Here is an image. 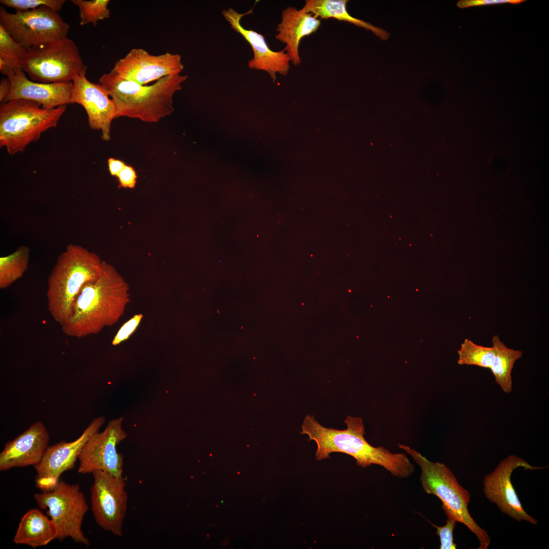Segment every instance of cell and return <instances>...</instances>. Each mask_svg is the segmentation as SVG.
<instances>
[{"label": "cell", "instance_id": "8fae6325", "mask_svg": "<svg viewBox=\"0 0 549 549\" xmlns=\"http://www.w3.org/2000/svg\"><path fill=\"white\" fill-rule=\"evenodd\" d=\"M123 422L122 417L111 420L103 432H97L90 437L78 457L79 473L92 474L101 470L115 476H122L123 456L116 447L127 437Z\"/></svg>", "mask_w": 549, "mask_h": 549}, {"label": "cell", "instance_id": "4316f807", "mask_svg": "<svg viewBox=\"0 0 549 549\" xmlns=\"http://www.w3.org/2000/svg\"><path fill=\"white\" fill-rule=\"evenodd\" d=\"M65 0H1L0 3L3 6L12 8L16 11H25L38 8L42 6H47L57 12L60 11L65 3Z\"/></svg>", "mask_w": 549, "mask_h": 549}, {"label": "cell", "instance_id": "83f0119b", "mask_svg": "<svg viewBox=\"0 0 549 549\" xmlns=\"http://www.w3.org/2000/svg\"><path fill=\"white\" fill-rule=\"evenodd\" d=\"M456 521L451 516H447L446 524L441 527L432 525L436 529V534L439 536L440 549H455L456 545L453 541V530Z\"/></svg>", "mask_w": 549, "mask_h": 549}, {"label": "cell", "instance_id": "7c38bea8", "mask_svg": "<svg viewBox=\"0 0 549 549\" xmlns=\"http://www.w3.org/2000/svg\"><path fill=\"white\" fill-rule=\"evenodd\" d=\"M519 467L531 470L545 468L531 466L522 458L510 455L484 477L483 492L486 498L496 504L503 513L518 522L524 521L537 525V520L523 508L511 481L513 471Z\"/></svg>", "mask_w": 549, "mask_h": 549}, {"label": "cell", "instance_id": "f546056e", "mask_svg": "<svg viewBox=\"0 0 549 549\" xmlns=\"http://www.w3.org/2000/svg\"><path fill=\"white\" fill-rule=\"evenodd\" d=\"M117 177L120 188L133 189L137 183L136 172L133 167L128 165H126Z\"/></svg>", "mask_w": 549, "mask_h": 549}, {"label": "cell", "instance_id": "5bb4252c", "mask_svg": "<svg viewBox=\"0 0 549 549\" xmlns=\"http://www.w3.org/2000/svg\"><path fill=\"white\" fill-rule=\"evenodd\" d=\"M184 69L178 54L153 55L142 48H133L111 70L124 79L146 85L167 76L181 74Z\"/></svg>", "mask_w": 549, "mask_h": 549}, {"label": "cell", "instance_id": "d4e9b609", "mask_svg": "<svg viewBox=\"0 0 549 549\" xmlns=\"http://www.w3.org/2000/svg\"><path fill=\"white\" fill-rule=\"evenodd\" d=\"M71 2L78 7L81 25L92 23L96 26L98 21L108 19L110 16L109 0H71Z\"/></svg>", "mask_w": 549, "mask_h": 549}, {"label": "cell", "instance_id": "6da1fadb", "mask_svg": "<svg viewBox=\"0 0 549 549\" xmlns=\"http://www.w3.org/2000/svg\"><path fill=\"white\" fill-rule=\"evenodd\" d=\"M128 284L113 266L103 261L98 278L86 283L77 296L63 332L77 338L97 334L116 323L130 301Z\"/></svg>", "mask_w": 549, "mask_h": 549}, {"label": "cell", "instance_id": "7a4b0ae2", "mask_svg": "<svg viewBox=\"0 0 549 549\" xmlns=\"http://www.w3.org/2000/svg\"><path fill=\"white\" fill-rule=\"evenodd\" d=\"M344 421L347 428L340 430L323 426L313 415L305 417L300 433L316 442L317 461L329 458L332 452H341L354 458L356 465L362 468L378 465L400 478L414 473L415 467L405 454L392 453L383 446L374 447L367 442L360 417L348 416Z\"/></svg>", "mask_w": 549, "mask_h": 549}, {"label": "cell", "instance_id": "ac0fdd59", "mask_svg": "<svg viewBox=\"0 0 549 549\" xmlns=\"http://www.w3.org/2000/svg\"><path fill=\"white\" fill-rule=\"evenodd\" d=\"M7 77L10 81L11 89L3 103L18 99L28 100L39 103L45 109L71 104L72 82H36L28 79L21 69H13Z\"/></svg>", "mask_w": 549, "mask_h": 549}, {"label": "cell", "instance_id": "3957f363", "mask_svg": "<svg viewBox=\"0 0 549 549\" xmlns=\"http://www.w3.org/2000/svg\"><path fill=\"white\" fill-rule=\"evenodd\" d=\"M187 78L186 75H170L151 85H142L120 77L111 70L99 78V83L115 104L116 118L127 117L152 123L173 112L174 95Z\"/></svg>", "mask_w": 549, "mask_h": 549}, {"label": "cell", "instance_id": "9a60e30c", "mask_svg": "<svg viewBox=\"0 0 549 549\" xmlns=\"http://www.w3.org/2000/svg\"><path fill=\"white\" fill-rule=\"evenodd\" d=\"M72 83L71 104L81 105L86 112L89 127L101 131L103 141H109L111 123L116 118L113 101L101 84L90 82L85 74L76 76Z\"/></svg>", "mask_w": 549, "mask_h": 549}, {"label": "cell", "instance_id": "4fadbf2b", "mask_svg": "<svg viewBox=\"0 0 549 549\" xmlns=\"http://www.w3.org/2000/svg\"><path fill=\"white\" fill-rule=\"evenodd\" d=\"M105 421L103 416L94 419L76 440L60 442L47 447L41 461L35 466L37 486L43 492L52 490L65 472L72 469L90 437L99 431Z\"/></svg>", "mask_w": 549, "mask_h": 549}, {"label": "cell", "instance_id": "30bf717a", "mask_svg": "<svg viewBox=\"0 0 549 549\" xmlns=\"http://www.w3.org/2000/svg\"><path fill=\"white\" fill-rule=\"evenodd\" d=\"M92 474L90 502L95 521L103 530L121 536L128 499L124 478L101 470Z\"/></svg>", "mask_w": 549, "mask_h": 549}, {"label": "cell", "instance_id": "f1b7e54d", "mask_svg": "<svg viewBox=\"0 0 549 549\" xmlns=\"http://www.w3.org/2000/svg\"><path fill=\"white\" fill-rule=\"evenodd\" d=\"M143 318L142 314L135 315L119 329L112 341V345L116 346L127 340L134 332Z\"/></svg>", "mask_w": 549, "mask_h": 549}, {"label": "cell", "instance_id": "e0dca14e", "mask_svg": "<svg viewBox=\"0 0 549 549\" xmlns=\"http://www.w3.org/2000/svg\"><path fill=\"white\" fill-rule=\"evenodd\" d=\"M49 433L41 421L33 423L13 440L7 442L0 453V471L35 466L48 447Z\"/></svg>", "mask_w": 549, "mask_h": 549}, {"label": "cell", "instance_id": "836d02e7", "mask_svg": "<svg viewBox=\"0 0 549 549\" xmlns=\"http://www.w3.org/2000/svg\"><path fill=\"white\" fill-rule=\"evenodd\" d=\"M11 67H10L7 64H6L4 60L0 59V71L3 74L7 75L13 70Z\"/></svg>", "mask_w": 549, "mask_h": 549}, {"label": "cell", "instance_id": "4dcf8cb0", "mask_svg": "<svg viewBox=\"0 0 549 549\" xmlns=\"http://www.w3.org/2000/svg\"><path fill=\"white\" fill-rule=\"evenodd\" d=\"M525 0H461L458 2L457 6L460 8H466L472 6L495 5L501 4H518Z\"/></svg>", "mask_w": 549, "mask_h": 549}, {"label": "cell", "instance_id": "277c9868", "mask_svg": "<svg viewBox=\"0 0 549 549\" xmlns=\"http://www.w3.org/2000/svg\"><path fill=\"white\" fill-rule=\"evenodd\" d=\"M102 262L96 253L74 244L58 256L48 278L46 297L50 314L60 325L71 315L83 286L98 278Z\"/></svg>", "mask_w": 549, "mask_h": 549}, {"label": "cell", "instance_id": "52a82bcc", "mask_svg": "<svg viewBox=\"0 0 549 549\" xmlns=\"http://www.w3.org/2000/svg\"><path fill=\"white\" fill-rule=\"evenodd\" d=\"M26 49L22 70L34 81L67 83L86 74L79 50L68 37Z\"/></svg>", "mask_w": 549, "mask_h": 549}, {"label": "cell", "instance_id": "ffe728a7", "mask_svg": "<svg viewBox=\"0 0 549 549\" xmlns=\"http://www.w3.org/2000/svg\"><path fill=\"white\" fill-rule=\"evenodd\" d=\"M57 529L53 521L40 510H29L21 517L13 542L34 548L46 545L57 537Z\"/></svg>", "mask_w": 549, "mask_h": 549}, {"label": "cell", "instance_id": "d6a6232c", "mask_svg": "<svg viewBox=\"0 0 549 549\" xmlns=\"http://www.w3.org/2000/svg\"><path fill=\"white\" fill-rule=\"evenodd\" d=\"M11 83L8 77L3 78L0 82V102L3 103L10 93Z\"/></svg>", "mask_w": 549, "mask_h": 549}, {"label": "cell", "instance_id": "603a6c76", "mask_svg": "<svg viewBox=\"0 0 549 549\" xmlns=\"http://www.w3.org/2000/svg\"><path fill=\"white\" fill-rule=\"evenodd\" d=\"M29 259V249L19 247L13 253L0 258V288L5 289L23 275Z\"/></svg>", "mask_w": 549, "mask_h": 549}, {"label": "cell", "instance_id": "5b68a950", "mask_svg": "<svg viewBox=\"0 0 549 549\" xmlns=\"http://www.w3.org/2000/svg\"><path fill=\"white\" fill-rule=\"evenodd\" d=\"M399 447L409 454L421 469L420 481L425 493L437 497L447 516L463 524L476 535L479 549H486L491 537L471 516L468 508L470 493L458 482L452 471L444 464L428 460L410 447L399 444Z\"/></svg>", "mask_w": 549, "mask_h": 549}, {"label": "cell", "instance_id": "9c48e42d", "mask_svg": "<svg viewBox=\"0 0 549 549\" xmlns=\"http://www.w3.org/2000/svg\"><path fill=\"white\" fill-rule=\"evenodd\" d=\"M0 26L26 49L67 37L70 28L58 12L47 6L14 13L1 6Z\"/></svg>", "mask_w": 549, "mask_h": 549}, {"label": "cell", "instance_id": "1f68e13d", "mask_svg": "<svg viewBox=\"0 0 549 549\" xmlns=\"http://www.w3.org/2000/svg\"><path fill=\"white\" fill-rule=\"evenodd\" d=\"M107 164L110 174L116 177L126 165L123 161L113 158H109L108 159Z\"/></svg>", "mask_w": 549, "mask_h": 549}, {"label": "cell", "instance_id": "484cf974", "mask_svg": "<svg viewBox=\"0 0 549 549\" xmlns=\"http://www.w3.org/2000/svg\"><path fill=\"white\" fill-rule=\"evenodd\" d=\"M27 49L0 26V59L13 69H21Z\"/></svg>", "mask_w": 549, "mask_h": 549}, {"label": "cell", "instance_id": "ba28073f", "mask_svg": "<svg viewBox=\"0 0 549 549\" xmlns=\"http://www.w3.org/2000/svg\"><path fill=\"white\" fill-rule=\"evenodd\" d=\"M34 497L39 507L47 510V516L55 524L57 539L63 540L70 537L77 543L89 545L82 530L88 506L78 484L59 481L52 490L36 493Z\"/></svg>", "mask_w": 549, "mask_h": 549}, {"label": "cell", "instance_id": "44dd1931", "mask_svg": "<svg viewBox=\"0 0 549 549\" xmlns=\"http://www.w3.org/2000/svg\"><path fill=\"white\" fill-rule=\"evenodd\" d=\"M347 0H306L302 9L311 13L316 18L322 19L334 18L349 22L355 25L371 30L382 40H386L389 34L363 20L354 18L348 13L347 10Z\"/></svg>", "mask_w": 549, "mask_h": 549}, {"label": "cell", "instance_id": "cb8c5ba5", "mask_svg": "<svg viewBox=\"0 0 549 549\" xmlns=\"http://www.w3.org/2000/svg\"><path fill=\"white\" fill-rule=\"evenodd\" d=\"M458 363L491 369L495 356L494 347L477 345L465 339L458 351Z\"/></svg>", "mask_w": 549, "mask_h": 549}, {"label": "cell", "instance_id": "d6986e66", "mask_svg": "<svg viewBox=\"0 0 549 549\" xmlns=\"http://www.w3.org/2000/svg\"><path fill=\"white\" fill-rule=\"evenodd\" d=\"M281 21L276 29L277 40L286 44L287 54L294 65L301 63L299 55L300 41L304 37L316 32L321 25L320 19L311 13L295 7H288L282 11Z\"/></svg>", "mask_w": 549, "mask_h": 549}, {"label": "cell", "instance_id": "7402d4cb", "mask_svg": "<svg viewBox=\"0 0 549 549\" xmlns=\"http://www.w3.org/2000/svg\"><path fill=\"white\" fill-rule=\"evenodd\" d=\"M492 342L495 356L490 369L496 383L504 392L509 393L512 390V370L515 361L522 356L523 352L507 347L498 336H494Z\"/></svg>", "mask_w": 549, "mask_h": 549}, {"label": "cell", "instance_id": "8992f818", "mask_svg": "<svg viewBox=\"0 0 549 549\" xmlns=\"http://www.w3.org/2000/svg\"><path fill=\"white\" fill-rule=\"evenodd\" d=\"M67 105L43 108L28 100L18 99L0 106V146L10 155L23 152L31 142L39 140L46 130L55 127Z\"/></svg>", "mask_w": 549, "mask_h": 549}, {"label": "cell", "instance_id": "2e32d148", "mask_svg": "<svg viewBox=\"0 0 549 549\" xmlns=\"http://www.w3.org/2000/svg\"><path fill=\"white\" fill-rule=\"evenodd\" d=\"M252 12L253 8L248 12L240 13L232 8H229L224 10L222 15L231 27L242 36L252 49L254 55L248 61V67L252 70L267 72L271 80L275 81L277 74L286 76L288 73L290 68V58L285 49L278 51L271 50L263 35L242 26L241 19Z\"/></svg>", "mask_w": 549, "mask_h": 549}]
</instances>
